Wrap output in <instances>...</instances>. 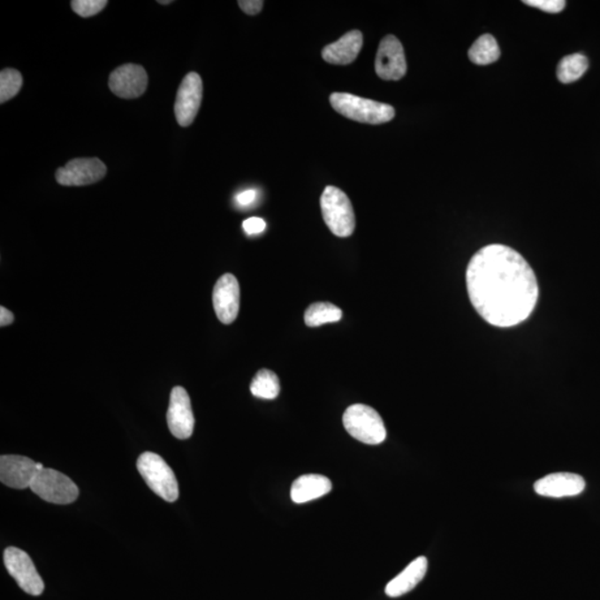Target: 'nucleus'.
Returning a JSON list of instances; mask_svg holds the SVG:
<instances>
[{"instance_id": "1", "label": "nucleus", "mask_w": 600, "mask_h": 600, "mask_svg": "<svg viewBox=\"0 0 600 600\" xmlns=\"http://www.w3.org/2000/svg\"><path fill=\"white\" fill-rule=\"evenodd\" d=\"M466 284L470 303L490 325H520L536 308V275L528 261L508 246L489 245L475 254L466 271Z\"/></svg>"}, {"instance_id": "2", "label": "nucleus", "mask_w": 600, "mask_h": 600, "mask_svg": "<svg viewBox=\"0 0 600 600\" xmlns=\"http://www.w3.org/2000/svg\"><path fill=\"white\" fill-rule=\"evenodd\" d=\"M330 102L338 114L358 123L381 125L391 122L395 118L394 107L353 94H331Z\"/></svg>"}, {"instance_id": "3", "label": "nucleus", "mask_w": 600, "mask_h": 600, "mask_svg": "<svg viewBox=\"0 0 600 600\" xmlns=\"http://www.w3.org/2000/svg\"><path fill=\"white\" fill-rule=\"evenodd\" d=\"M323 220L332 234L337 237L352 236L355 232V213L348 196L335 186H328L321 197Z\"/></svg>"}, {"instance_id": "4", "label": "nucleus", "mask_w": 600, "mask_h": 600, "mask_svg": "<svg viewBox=\"0 0 600 600\" xmlns=\"http://www.w3.org/2000/svg\"><path fill=\"white\" fill-rule=\"evenodd\" d=\"M137 469L147 485L163 500L174 503L178 499V482L170 466L155 452H142L137 460Z\"/></svg>"}, {"instance_id": "5", "label": "nucleus", "mask_w": 600, "mask_h": 600, "mask_svg": "<svg viewBox=\"0 0 600 600\" xmlns=\"http://www.w3.org/2000/svg\"><path fill=\"white\" fill-rule=\"evenodd\" d=\"M345 429L352 437L367 444H379L386 439L387 431L383 418L370 406H349L344 413Z\"/></svg>"}, {"instance_id": "6", "label": "nucleus", "mask_w": 600, "mask_h": 600, "mask_svg": "<svg viewBox=\"0 0 600 600\" xmlns=\"http://www.w3.org/2000/svg\"><path fill=\"white\" fill-rule=\"evenodd\" d=\"M30 490L51 504L68 505L80 496L79 487L66 475L51 468L40 470Z\"/></svg>"}, {"instance_id": "7", "label": "nucleus", "mask_w": 600, "mask_h": 600, "mask_svg": "<svg viewBox=\"0 0 600 600\" xmlns=\"http://www.w3.org/2000/svg\"><path fill=\"white\" fill-rule=\"evenodd\" d=\"M4 563L8 573L21 589L32 596H40L45 589L40 573L27 552L16 547H8L4 552Z\"/></svg>"}, {"instance_id": "8", "label": "nucleus", "mask_w": 600, "mask_h": 600, "mask_svg": "<svg viewBox=\"0 0 600 600\" xmlns=\"http://www.w3.org/2000/svg\"><path fill=\"white\" fill-rule=\"evenodd\" d=\"M107 174V167L99 158H76L56 171L59 185L87 186L97 183Z\"/></svg>"}, {"instance_id": "9", "label": "nucleus", "mask_w": 600, "mask_h": 600, "mask_svg": "<svg viewBox=\"0 0 600 600\" xmlns=\"http://www.w3.org/2000/svg\"><path fill=\"white\" fill-rule=\"evenodd\" d=\"M202 101V80L197 72L185 76L177 92L175 115L181 127H188L194 123Z\"/></svg>"}, {"instance_id": "10", "label": "nucleus", "mask_w": 600, "mask_h": 600, "mask_svg": "<svg viewBox=\"0 0 600 600\" xmlns=\"http://www.w3.org/2000/svg\"><path fill=\"white\" fill-rule=\"evenodd\" d=\"M167 424L171 433L178 439H188L194 433V418L191 399L185 388H172L170 407L167 412Z\"/></svg>"}, {"instance_id": "11", "label": "nucleus", "mask_w": 600, "mask_h": 600, "mask_svg": "<svg viewBox=\"0 0 600 600\" xmlns=\"http://www.w3.org/2000/svg\"><path fill=\"white\" fill-rule=\"evenodd\" d=\"M375 69L384 80H399L406 75L407 63L404 47L392 34H388L379 44Z\"/></svg>"}, {"instance_id": "12", "label": "nucleus", "mask_w": 600, "mask_h": 600, "mask_svg": "<svg viewBox=\"0 0 600 600\" xmlns=\"http://www.w3.org/2000/svg\"><path fill=\"white\" fill-rule=\"evenodd\" d=\"M216 315L224 325L234 323L239 313L240 288L239 280L232 274H224L216 283L213 292Z\"/></svg>"}, {"instance_id": "13", "label": "nucleus", "mask_w": 600, "mask_h": 600, "mask_svg": "<svg viewBox=\"0 0 600 600\" xmlns=\"http://www.w3.org/2000/svg\"><path fill=\"white\" fill-rule=\"evenodd\" d=\"M108 85L116 96L124 99L138 98L146 92L148 75L141 65L126 64L110 73Z\"/></svg>"}, {"instance_id": "14", "label": "nucleus", "mask_w": 600, "mask_h": 600, "mask_svg": "<svg viewBox=\"0 0 600 600\" xmlns=\"http://www.w3.org/2000/svg\"><path fill=\"white\" fill-rule=\"evenodd\" d=\"M40 472L37 463L28 457L3 455L0 457V481L11 489H30Z\"/></svg>"}, {"instance_id": "15", "label": "nucleus", "mask_w": 600, "mask_h": 600, "mask_svg": "<svg viewBox=\"0 0 600 600\" xmlns=\"http://www.w3.org/2000/svg\"><path fill=\"white\" fill-rule=\"evenodd\" d=\"M535 491L545 497L563 498L581 495L586 489L585 479L577 474L556 473L538 479Z\"/></svg>"}, {"instance_id": "16", "label": "nucleus", "mask_w": 600, "mask_h": 600, "mask_svg": "<svg viewBox=\"0 0 600 600\" xmlns=\"http://www.w3.org/2000/svg\"><path fill=\"white\" fill-rule=\"evenodd\" d=\"M362 34L352 30L344 34L339 41L332 42L323 49V58L332 65H349L355 62L362 49Z\"/></svg>"}, {"instance_id": "17", "label": "nucleus", "mask_w": 600, "mask_h": 600, "mask_svg": "<svg viewBox=\"0 0 600 600\" xmlns=\"http://www.w3.org/2000/svg\"><path fill=\"white\" fill-rule=\"evenodd\" d=\"M427 568H429V560L426 557H418L399 575L388 582L385 593L392 598L400 597V596L409 593L424 580Z\"/></svg>"}, {"instance_id": "18", "label": "nucleus", "mask_w": 600, "mask_h": 600, "mask_svg": "<svg viewBox=\"0 0 600 600\" xmlns=\"http://www.w3.org/2000/svg\"><path fill=\"white\" fill-rule=\"evenodd\" d=\"M331 482L317 474L298 477L292 486L291 496L293 503L304 504L321 498L331 490Z\"/></svg>"}, {"instance_id": "19", "label": "nucleus", "mask_w": 600, "mask_h": 600, "mask_svg": "<svg viewBox=\"0 0 600 600\" xmlns=\"http://www.w3.org/2000/svg\"><path fill=\"white\" fill-rule=\"evenodd\" d=\"M470 62L485 66L497 62L500 50L497 41L490 34L479 37L468 51Z\"/></svg>"}, {"instance_id": "20", "label": "nucleus", "mask_w": 600, "mask_h": 600, "mask_svg": "<svg viewBox=\"0 0 600 600\" xmlns=\"http://www.w3.org/2000/svg\"><path fill=\"white\" fill-rule=\"evenodd\" d=\"M250 391L254 397L262 399H277L280 392V383L277 375L269 369H261L254 377Z\"/></svg>"}, {"instance_id": "21", "label": "nucleus", "mask_w": 600, "mask_h": 600, "mask_svg": "<svg viewBox=\"0 0 600 600\" xmlns=\"http://www.w3.org/2000/svg\"><path fill=\"white\" fill-rule=\"evenodd\" d=\"M589 69V59L582 54L566 56L560 60L557 77L563 84H571L581 79Z\"/></svg>"}, {"instance_id": "22", "label": "nucleus", "mask_w": 600, "mask_h": 600, "mask_svg": "<svg viewBox=\"0 0 600 600\" xmlns=\"http://www.w3.org/2000/svg\"><path fill=\"white\" fill-rule=\"evenodd\" d=\"M343 318L342 309L330 303H315L305 313V323L308 327H319L323 323H337Z\"/></svg>"}, {"instance_id": "23", "label": "nucleus", "mask_w": 600, "mask_h": 600, "mask_svg": "<svg viewBox=\"0 0 600 600\" xmlns=\"http://www.w3.org/2000/svg\"><path fill=\"white\" fill-rule=\"evenodd\" d=\"M23 87V76L12 68L3 69L0 72V103H5L17 96Z\"/></svg>"}, {"instance_id": "24", "label": "nucleus", "mask_w": 600, "mask_h": 600, "mask_svg": "<svg viewBox=\"0 0 600 600\" xmlns=\"http://www.w3.org/2000/svg\"><path fill=\"white\" fill-rule=\"evenodd\" d=\"M107 5V0H72V11L84 19L99 14Z\"/></svg>"}, {"instance_id": "25", "label": "nucleus", "mask_w": 600, "mask_h": 600, "mask_svg": "<svg viewBox=\"0 0 600 600\" xmlns=\"http://www.w3.org/2000/svg\"><path fill=\"white\" fill-rule=\"evenodd\" d=\"M525 5L536 7L543 11L557 14L564 10L566 2L564 0H525Z\"/></svg>"}, {"instance_id": "26", "label": "nucleus", "mask_w": 600, "mask_h": 600, "mask_svg": "<svg viewBox=\"0 0 600 600\" xmlns=\"http://www.w3.org/2000/svg\"><path fill=\"white\" fill-rule=\"evenodd\" d=\"M243 227L248 235H257L266 230V222L259 217H252L245 220Z\"/></svg>"}, {"instance_id": "27", "label": "nucleus", "mask_w": 600, "mask_h": 600, "mask_svg": "<svg viewBox=\"0 0 600 600\" xmlns=\"http://www.w3.org/2000/svg\"><path fill=\"white\" fill-rule=\"evenodd\" d=\"M239 5L246 14L254 16L262 11L264 2H262V0H239Z\"/></svg>"}, {"instance_id": "28", "label": "nucleus", "mask_w": 600, "mask_h": 600, "mask_svg": "<svg viewBox=\"0 0 600 600\" xmlns=\"http://www.w3.org/2000/svg\"><path fill=\"white\" fill-rule=\"evenodd\" d=\"M256 191L250 189V191H245L239 194L236 197V201L239 202L240 206L246 207L253 204V202L256 201Z\"/></svg>"}, {"instance_id": "29", "label": "nucleus", "mask_w": 600, "mask_h": 600, "mask_svg": "<svg viewBox=\"0 0 600 600\" xmlns=\"http://www.w3.org/2000/svg\"><path fill=\"white\" fill-rule=\"evenodd\" d=\"M14 321V314L11 313L10 310L5 308H0V326L5 327L11 325Z\"/></svg>"}, {"instance_id": "30", "label": "nucleus", "mask_w": 600, "mask_h": 600, "mask_svg": "<svg viewBox=\"0 0 600 600\" xmlns=\"http://www.w3.org/2000/svg\"><path fill=\"white\" fill-rule=\"evenodd\" d=\"M158 4H162V5H170V4L172 3V0H158Z\"/></svg>"}]
</instances>
